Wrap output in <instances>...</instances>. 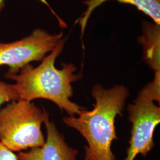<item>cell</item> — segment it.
I'll use <instances>...</instances> for the list:
<instances>
[{"label":"cell","instance_id":"1","mask_svg":"<svg viewBox=\"0 0 160 160\" xmlns=\"http://www.w3.org/2000/svg\"><path fill=\"white\" fill-rule=\"evenodd\" d=\"M66 38L62 39L57 46L43 58L37 67L31 63L24 67L18 74L6 72L4 77L14 80L12 87L17 100L32 102L37 98L50 100L65 110L70 116H75L85 109L70 100L74 94L72 83L81 78L76 74L77 67L73 63H62L58 69L55 66L56 59L63 49Z\"/></svg>","mask_w":160,"mask_h":160},{"label":"cell","instance_id":"10","mask_svg":"<svg viewBox=\"0 0 160 160\" xmlns=\"http://www.w3.org/2000/svg\"><path fill=\"white\" fill-rule=\"evenodd\" d=\"M0 160H18L17 155L0 142Z\"/></svg>","mask_w":160,"mask_h":160},{"label":"cell","instance_id":"5","mask_svg":"<svg viewBox=\"0 0 160 160\" xmlns=\"http://www.w3.org/2000/svg\"><path fill=\"white\" fill-rule=\"evenodd\" d=\"M63 33L50 34L37 29L28 36L10 43L0 42V67L7 65V72L18 74L24 67L33 61H40L52 51L62 39Z\"/></svg>","mask_w":160,"mask_h":160},{"label":"cell","instance_id":"3","mask_svg":"<svg viewBox=\"0 0 160 160\" xmlns=\"http://www.w3.org/2000/svg\"><path fill=\"white\" fill-rule=\"evenodd\" d=\"M46 113L32 102L11 101L0 109V142L12 152L42 147L41 126Z\"/></svg>","mask_w":160,"mask_h":160},{"label":"cell","instance_id":"9","mask_svg":"<svg viewBox=\"0 0 160 160\" xmlns=\"http://www.w3.org/2000/svg\"><path fill=\"white\" fill-rule=\"evenodd\" d=\"M13 100H17V97L12 84L0 80V106L4 103Z\"/></svg>","mask_w":160,"mask_h":160},{"label":"cell","instance_id":"8","mask_svg":"<svg viewBox=\"0 0 160 160\" xmlns=\"http://www.w3.org/2000/svg\"><path fill=\"white\" fill-rule=\"evenodd\" d=\"M143 25L139 42L143 45L144 59L155 72H160V25L148 23Z\"/></svg>","mask_w":160,"mask_h":160},{"label":"cell","instance_id":"2","mask_svg":"<svg viewBox=\"0 0 160 160\" xmlns=\"http://www.w3.org/2000/svg\"><path fill=\"white\" fill-rule=\"evenodd\" d=\"M92 95L96 100L94 109H83L77 118L69 116L62 120L86 139L85 160H116L111 149L113 141L117 139L115 119L122 116L129 92L122 85L105 89L96 84L92 88Z\"/></svg>","mask_w":160,"mask_h":160},{"label":"cell","instance_id":"6","mask_svg":"<svg viewBox=\"0 0 160 160\" xmlns=\"http://www.w3.org/2000/svg\"><path fill=\"white\" fill-rule=\"evenodd\" d=\"M43 122L47 132L45 144L26 152H19L18 160H77L78 151L67 143L54 122L49 120L48 113Z\"/></svg>","mask_w":160,"mask_h":160},{"label":"cell","instance_id":"11","mask_svg":"<svg viewBox=\"0 0 160 160\" xmlns=\"http://www.w3.org/2000/svg\"><path fill=\"white\" fill-rule=\"evenodd\" d=\"M5 1H6V0H0V14H1V12H2V10H3V8H4V7H5ZM39 1H41L42 3H43V4H45L48 7H49V8L50 10H51L52 12L53 13V15L56 17V18H57L58 21V23L59 24V26H60L61 28H67V24L65 23V22H64L63 20H62L60 17H59V16H58L57 14H56V12H54V10L51 7L49 6V3L47 2V1H46V0H39Z\"/></svg>","mask_w":160,"mask_h":160},{"label":"cell","instance_id":"4","mask_svg":"<svg viewBox=\"0 0 160 160\" xmlns=\"http://www.w3.org/2000/svg\"><path fill=\"white\" fill-rule=\"evenodd\" d=\"M160 82L154 80L139 92L133 104L127 108L128 119L132 124L129 147L124 160H134L138 155L145 157L154 146L153 135L160 122Z\"/></svg>","mask_w":160,"mask_h":160},{"label":"cell","instance_id":"7","mask_svg":"<svg viewBox=\"0 0 160 160\" xmlns=\"http://www.w3.org/2000/svg\"><path fill=\"white\" fill-rule=\"evenodd\" d=\"M108 0H86L84 4L87 6L86 10L78 20L81 26V34H84L87 23L92 12L97 7ZM121 2L127 3L137 7L138 10L151 17L156 24L160 23V0H117Z\"/></svg>","mask_w":160,"mask_h":160}]
</instances>
